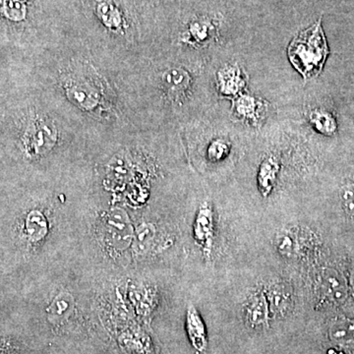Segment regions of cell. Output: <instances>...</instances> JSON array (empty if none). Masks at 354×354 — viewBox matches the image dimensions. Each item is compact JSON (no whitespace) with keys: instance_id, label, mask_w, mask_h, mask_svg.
I'll list each match as a JSON object with an SVG mask.
<instances>
[{"instance_id":"cell-9","label":"cell","mask_w":354,"mask_h":354,"mask_svg":"<svg viewBox=\"0 0 354 354\" xmlns=\"http://www.w3.org/2000/svg\"><path fill=\"white\" fill-rule=\"evenodd\" d=\"M48 221L41 212L32 211L28 214L25 221V232L30 241H41L48 234Z\"/></svg>"},{"instance_id":"cell-11","label":"cell","mask_w":354,"mask_h":354,"mask_svg":"<svg viewBox=\"0 0 354 354\" xmlns=\"http://www.w3.org/2000/svg\"><path fill=\"white\" fill-rule=\"evenodd\" d=\"M74 307V299L68 293L62 292L53 300L46 312L48 320L53 324L64 322L71 313Z\"/></svg>"},{"instance_id":"cell-17","label":"cell","mask_w":354,"mask_h":354,"mask_svg":"<svg viewBox=\"0 0 354 354\" xmlns=\"http://www.w3.org/2000/svg\"><path fill=\"white\" fill-rule=\"evenodd\" d=\"M341 203L346 215L354 218V181L346 183L341 189Z\"/></svg>"},{"instance_id":"cell-6","label":"cell","mask_w":354,"mask_h":354,"mask_svg":"<svg viewBox=\"0 0 354 354\" xmlns=\"http://www.w3.org/2000/svg\"><path fill=\"white\" fill-rule=\"evenodd\" d=\"M218 88L221 94L232 97L245 87V79L237 66H227L218 74Z\"/></svg>"},{"instance_id":"cell-19","label":"cell","mask_w":354,"mask_h":354,"mask_svg":"<svg viewBox=\"0 0 354 354\" xmlns=\"http://www.w3.org/2000/svg\"><path fill=\"white\" fill-rule=\"evenodd\" d=\"M0 354H15L12 344L7 339H0Z\"/></svg>"},{"instance_id":"cell-20","label":"cell","mask_w":354,"mask_h":354,"mask_svg":"<svg viewBox=\"0 0 354 354\" xmlns=\"http://www.w3.org/2000/svg\"><path fill=\"white\" fill-rule=\"evenodd\" d=\"M351 286H353V290H354V270H353V274H351Z\"/></svg>"},{"instance_id":"cell-21","label":"cell","mask_w":354,"mask_h":354,"mask_svg":"<svg viewBox=\"0 0 354 354\" xmlns=\"http://www.w3.org/2000/svg\"><path fill=\"white\" fill-rule=\"evenodd\" d=\"M333 353V354H337V353H334V351H333V353Z\"/></svg>"},{"instance_id":"cell-14","label":"cell","mask_w":354,"mask_h":354,"mask_svg":"<svg viewBox=\"0 0 354 354\" xmlns=\"http://www.w3.org/2000/svg\"><path fill=\"white\" fill-rule=\"evenodd\" d=\"M190 77L183 69L174 68L165 72L162 77L165 88L174 94H180L189 86Z\"/></svg>"},{"instance_id":"cell-10","label":"cell","mask_w":354,"mask_h":354,"mask_svg":"<svg viewBox=\"0 0 354 354\" xmlns=\"http://www.w3.org/2000/svg\"><path fill=\"white\" fill-rule=\"evenodd\" d=\"M299 236L295 230H286L277 235V250L283 257L291 259L299 254L301 245H300Z\"/></svg>"},{"instance_id":"cell-3","label":"cell","mask_w":354,"mask_h":354,"mask_svg":"<svg viewBox=\"0 0 354 354\" xmlns=\"http://www.w3.org/2000/svg\"><path fill=\"white\" fill-rule=\"evenodd\" d=\"M57 141L55 128L48 127V123L37 122L28 129L25 136V148L28 155L32 157L44 155L53 148Z\"/></svg>"},{"instance_id":"cell-12","label":"cell","mask_w":354,"mask_h":354,"mask_svg":"<svg viewBox=\"0 0 354 354\" xmlns=\"http://www.w3.org/2000/svg\"><path fill=\"white\" fill-rule=\"evenodd\" d=\"M266 295L271 313H274V315H285L290 305V293L286 291L285 286L272 285L268 291H266Z\"/></svg>"},{"instance_id":"cell-16","label":"cell","mask_w":354,"mask_h":354,"mask_svg":"<svg viewBox=\"0 0 354 354\" xmlns=\"http://www.w3.org/2000/svg\"><path fill=\"white\" fill-rule=\"evenodd\" d=\"M260 104L254 97L248 95H242L235 100L234 109L237 115L248 120H256Z\"/></svg>"},{"instance_id":"cell-2","label":"cell","mask_w":354,"mask_h":354,"mask_svg":"<svg viewBox=\"0 0 354 354\" xmlns=\"http://www.w3.org/2000/svg\"><path fill=\"white\" fill-rule=\"evenodd\" d=\"M269 301L265 290H257L250 295L244 307V319L251 329L264 330L269 327Z\"/></svg>"},{"instance_id":"cell-7","label":"cell","mask_w":354,"mask_h":354,"mask_svg":"<svg viewBox=\"0 0 354 354\" xmlns=\"http://www.w3.org/2000/svg\"><path fill=\"white\" fill-rule=\"evenodd\" d=\"M279 169V162L274 157L266 158L262 165H261L259 176H258V183H259L261 193L264 196L270 195V193L274 189V183H276L277 177H278Z\"/></svg>"},{"instance_id":"cell-8","label":"cell","mask_w":354,"mask_h":354,"mask_svg":"<svg viewBox=\"0 0 354 354\" xmlns=\"http://www.w3.org/2000/svg\"><path fill=\"white\" fill-rule=\"evenodd\" d=\"M323 286L326 295L333 301H344L346 299L348 288L339 272L328 270L324 274Z\"/></svg>"},{"instance_id":"cell-4","label":"cell","mask_w":354,"mask_h":354,"mask_svg":"<svg viewBox=\"0 0 354 354\" xmlns=\"http://www.w3.org/2000/svg\"><path fill=\"white\" fill-rule=\"evenodd\" d=\"M186 328H187L188 337H189L193 348L197 353H204L208 346L206 327H205L201 316L192 305L187 310Z\"/></svg>"},{"instance_id":"cell-13","label":"cell","mask_w":354,"mask_h":354,"mask_svg":"<svg viewBox=\"0 0 354 354\" xmlns=\"http://www.w3.org/2000/svg\"><path fill=\"white\" fill-rule=\"evenodd\" d=\"M310 121L317 131L326 136H333L337 131V120L333 114L326 109H319L310 114Z\"/></svg>"},{"instance_id":"cell-1","label":"cell","mask_w":354,"mask_h":354,"mask_svg":"<svg viewBox=\"0 0 354 354\" xmlns=\"http://www.w3.org/2000/svg\"><path fill=\"white\" fill-rule=\"evenodd\" d=\"M288 53L291 64L304 79L318 76L329 55L322 20L300 32L291 41Z\"/></svg>"},{"instance_id":"cell-18","label":"cell","mask_w":354,"mask_h":354,"mask_svg":"<svg viewBox=\"0 0 354 354\" xmlns=\"http://www.w3.org/2000/svg\"><path fill=\"white\" fill-rule=\"evenodd\" d=\"M230 152L228 147L225 142L218 141L214 142L209 148V157L212 160H221V158L225 157L227 153Z\"/></svg>"},{"instance_id":"cell-15","label":"cell","mask_w":354,"mask_h":354,"mask_svg":"<svg viewBox=\"0 0 354 354\" xmlns=\"http://www.w3.org/2000/svg\"><path fill=\"white\" fill-rule=\"evenodd\" d=\"M330 337L333 342L341 346H351L354 344V322L339 321L333 324L330 329Z\"/></svg>"},{"instance_id":"cell-5","label":"cell","mask_w":354,"mask_h":354,"mask_svg":"<svg viewBox=\"0 0 354 354\" xmlns=\"http://www.w3.org/2000/svg\"><path fill=\"white\" fill-rule=\"evenodd\" d=\"M195 237L204 250H211L214 237V216L208 205H203L199 209L195 223Z\"/></svg>"}]
</instances>
